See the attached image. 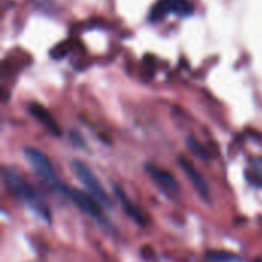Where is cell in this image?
<instances>
[{
  "label": "cell",
  "instance_id": "1",
  "mask_svg": "<svg viewBox=\"0 0 262 262\" xmlns=\"http://www.w3.org/2000/svg\"><path fill=\"white\" fill-rule=\"evenodd\" d=\"M2 177H3V181H5L8 190L11 192V195H14L20 203H23L28 209H31L43 221H46V223L52 221L49 207L46 206L43 198L32 189V186L25 178H21L14 169H11L8 166H5L2 169Z\"/></svg>",
  "mask_w": 262,
  "mask_h": 262
},
{
  "label": "cell",
  "instance_id": "2",
  "mask_svg": "<svg viewBox=\"0 0 262 262\" xmlns=\"http://www.w3.org/2000/svg\"><path fill=\"white\" fill-rule=\"evenodd\" d=\"M23 155L28 160L34 175L45 186H48L52 190H60L61 189L63 184L57 180V175H55V170H54L51 161L48 160V157L41 150H38L35 147H25L23 149Z\"/></svg>",
  "mask_w": 262,
  "mask_h": 262
},
{
  "label": "cell",
  "instance_id": "3",
  "mask_svg": "<svg viewBox=\"0 0 262 262\" xmlns=\"http://www.w3.org/2000/svg\"><path fill=\"white\" fill-rule=\"evenodd\" d=\"M71 169H72L74 175L77 177V180L83 184V187L88 189V192L100 204H104L107 207H112V200H111L109 193L106 192L104 186L101 184V181L98 180V177L95 175V172L86 163H83L80 160H74L71 163Z\"/></svg>",
  "mask_w": 262,
  "mask_h": 262
},
{
  "label": "cell",
  "instance_id": "4",
  "mask_svg": "<svg viewBox=\"0 0 262 262\" xmlns=\"http://www.w3.org/2000/svg\"><path fill=\"white\" fill-rule=\"evenodd\" d=\"M58 192L66 195L84 215H88L89 218L95 220L100 224L107 226V220H106V216H104V213L101 210L100 203L91 193L81 192L78 189H71V187H66V186H61V189Z\"/></svg>",
  "mask_w": 262,
  "mask_h": 262
},
{
  "label": "cell",
  "instance_id": "5",
  "mask_svg": "<svg viewBox=\"0 0 262 262\" xmlns=\"http://www.w3.org/2000/svg\"><path fill=\"white\" fill-rule=\"evenodd\" d=\"M144 170L147 172V175L150 177V180L157 184V187L169 198H177L181 192L180 184L177 181V178L167 172L166 169H161L155 164H146Z\"/></svg>",
  "mask_w": 262,
  "mask_h": 262
},
{
  "label": "cell",
  "instance_id": "6",
  "mask_svg": "<svg viewBox=\"0 0 262 262\" xmlns=\"http://www.w3.org/2000/svg\"><path fill=\"white\" fill-rule=\"evenodd\" d=\"M193 12V5L189 0H160L150 11V21L164 18L166 15L175 14L180 17H187Z\"/></svg>",
  "mask_w": 262,
  "mask_h": 262
},
{
  "label": "cell",
  "instance_id": "7",
  "mask_svg": "<svg viewBox=\"0 0 262 262\" xmlns=\"http://www.w3.org/2000/svg\"><path fill=\"white\" fill-rule=\"evenodd\" d=\"M178 163L183 169V172L187 175L189 181L192 183L193 189L196 190V193L203 198V201L209 203L210 201V189H209V184L206 183V180L203 178L201 172L195 167V164L187 160L186 157H180L178 158Z\"/></svg>",
  "mask_w": 262,
  "mask_h": 262
},
{
  "label": "cell",
  "instance_id": "8",
  "mask_svg": "<svg viewBox=\"0 0 262 262\" xmlns=\"http://www.w3.org/2000/svg\"><path fill=\"white\" fill-rule=\"evenodd\" d=\"M114 192H115V195H117L118 201L121 203V206H123V209H124L126 215H127L134 223H137L138 226L146 227V224H147V221H149V220H147L146 213L140 209V206H138V204H135V201H132V200L124 193V190H123L121 187L115 186V187H114Z\"/></svg>",
  "mask_w": 262,
  "mask_h": 262
},
{
  "label": "cell",
  "instance_id": "9",
  "mask_svg": "<svg viewBox=\"0 0 262 262\" xmlns=\"http://www.w3.org/2000/svg\"><path fill=\"white\" fill-rule=\"evenodd\" d=\"M29 114L54 137H60L61 135V127L58 126V123L55 121V118L49 114V111L46 107H43L38 103H29L28 106Z\"/></svg>",
  "mask_w": 262,
  "mask_h": 262
},
{
  "label": "cell",
  "instance_id": "10",
  "mask_svg": "<svg viewBox=\"0 0 262 262\" xmlns=\"http://www.w3.org/2000/svg\"><path fill=\"white\" fill-rule=\"evenodd\" d=\"M206 262H244L239 256L229 252H216L210 250L206 253Z\"/></svg>",
  "mask_w": 262,
  "mask_h": 262
},
{
  "label": "cell",
  "instance_id": "11",
  "mask_svg": "<svg viewBox=\"0 0 262 262\" xmlns=\"http://www.w3.org/2000/svg\"><path fill=\"white\" fill-rule=\"evenodd\" d=\"M186 144H187V149H189L196 158L209 160V152H207V149H206L196 138H193L192 135H189L187 140H186Z\"/></svg>",
  "mask_w": 262,
  "mask_h": 262
},
{
  "label": "cell",
  "instance_id": "12",
  "mask_svg": "<svg viewBox=\"0 0 262 262\" xmlns=\"http://www.w3.org/2000/svg\"><path fill=\"white\" fill-rule=\"evenodd\" d=\"M255 262H262V258H256V259H255Z\"/></svg>",
  "mask_w": 262,
  "mask_h": 262
}]
</instances>
